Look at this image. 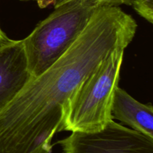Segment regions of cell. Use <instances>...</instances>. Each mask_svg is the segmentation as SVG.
<instances>
[{
    "instance_id": "cell-10",
    "label": "cell",
    "mask_w": 153,
    "mask_h": 153,
    "mask_svg": "<svg viewBox=\"0 0 153 153\" xmlns=\"http://www.w3.org/2000/svg\"><path fill=\"white\" fill-rule=\"evenodd\" d=\"M10 41H11V39H10L6 35L5 33L2 31V29L0 27V49L7 45L8 43H10Z\"/></svg>"
},
{
    "instance_id": "cell-6",
    "label": "cell",
    "mask_w": 153,
    "mask_h": 153,
    "mask_svg": "<svg viewBox=\"0 0 153 153\" xmlns=\"http://www.w3.org/2000/svg\"><path fill=\"white\" fill-rule=\"evenodd\" d=\"M112 116L132 129L153 137V108L139 102L126 91L117 88L111 105Z\"/></svg>"
},
{
    "instance_id": "cell-8",
    "label": "cell",
    "mask_w": 153,
    "mask_h": 153,
    "mask_svg": "<svg viewBox=\"0 0 153 153\" xmlns=\"http://www.w3.org/2000/svg\"><path fill=\"white\" fill-rule=\"evenodd\" d=\"M99 5L119 6L120 4L131 5L133 0H94Z\"/></svg>"
},
{
    "instance_id": "cell-4",
    "label": "cell",
    "mask_w": 153,
    "mask_h": 153,
    "mask_svg": "<svg viewBox=\"0 0 153 153\" xmlns=\"http://www.w3.org/2000/svg\"><path fill=\"white\" fill-rule=\"evenodd\" d=\"M63 153H153V137L110 121L94 132H72L58 142Z\"/></svg>"
},
{
    "instance_id": "cell-3",
    "label": "cell",
    "mask_w": 153,
    "mask_h": 153,
    "mask_svg": "<svg viewBox=\"0 0 153 153\" xmlns=\"http://www.w3.org/2000/svg\"><path fill=\"white\" fill-rule=\"evenodd\" d=\"M124 51H114L75 91L64 108L61 131L94 132L113 120L112 101Z\"/></svg>"
},
{
    "instance_id": "cell-2",
    "label": "cell",
    "mask_w": 153,
    "mask_h": 153,
    "mask_svg": "<svg viewBox=\"0 0 153 153\" xmlns=\"http://www.w3.org/2000/svg\"><path fill=\"white\" fill-rule=\"evenodd\" d=\"M98 6L94 0H69L55 7L22 40L34 77L44 73L67 52L85 31Z\"/></svg>"
},
{
    "instance_id": "cell-9",
    "label": "cell",
    "mask_w": 153,
    "mask_h": 153,
    "mask_svg": "<svg viewBox=\"0 0 153 153\" xmlns=\"http://www.w3.org/2000/svg\"><path fill=\"white\" fill-rule=\"evenodd\" d=\"M37 1L40 7H47L50 4H53L54 7H55L60 4H63V3L66 2V1H69V0H37Z\"/></svg>"
},
{
    "instance_id": "cell-11",
    "label": "cell",
    "mask_w": 153,
    "mask_h": 153,
    "mask_svg": "<svg viewBox=\"0 0 153 153\" xmlns=\"http://www.w3.org/2000/svg\"><path fill=\"white\" fill-rule=\"evenodd\" d=\"M21 1H31V0H21Z\"/></svg>"
},
{
    "instance_id": "cell-7",
    "label": "cell",
    "mask_w": 153,
    "mask_h": 153,
    "mask_svg": "<svg viewBox=\"0 0 153 153\" xmlns=\"http://www.w3.org/2000/svg\"><path fill=\"white\" fill-rule=\"evenodd\" d=\"M131 5L140 16L152 23L153 0H133Z\"/></svg>"
},
{
    "instance_id": "cell-5",
    "label": "cell",
    "mask_w": 153,
    "mask_h": 153,
    "mask_svg": "<svg viewBox=\"0 0 153 153\" xmlns=\"http://www.w3.org/2000/svg\"><path fill=\"white\" fill-rule=\"evenodd\" d=\"M33 78L22 40H11L0 49V111L19 95Z\"/></svg>"
},
{
    "instance_id": "cell-1",
    "label": "cell",
    "mask_w": 153,
    "mask_h": 153,
    "mask_svg": "<svg viewBox=\"0 0 153 153\" xmlns=\"http://www.w3.org/2000/svg\"><path fill=\"white\" fill-rule=\"evenodd\" d=\"M137 27L118 6H98L67 52L0 111V153H51L70 97L110 54L129 45Z\"/></svg>"
}]
</instances>
